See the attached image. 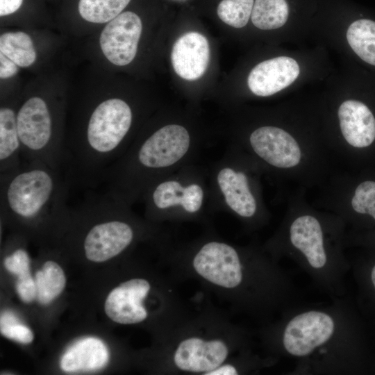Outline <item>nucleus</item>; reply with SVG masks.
Instances as JSON below:
<instances>
[{
    "label": "nucleus",
    "mask_w": 375,
    "mask_h": 375,
    "mask_svg": "<svg viewBox=\"0 0 375 375\" xmlns=\"http://www.w3.org/2000/svg\"><path fill=\"white\" fill-rule=\"evenodd\" d=\"M142 198L151 212L180 207L188 213H195L203 206L204 191L197 183L184 184L178 180L161 178L148 188Z\"/></svg>",
    "instance_id": "6e6552de"
},
{
    "label": "nucleus",
    "mask_w": 375,
    "mask_h": 375,
    "mask_svg": "<svg viewBox=\"0 0 375 375\" xmlns=\"http://www.w3.org/2000/svg\"><path fill=\"white\" fill-rule=\"evenodd\" d=\"M17 110L9 106L0 108V174L18 168L23 162Z\"/></svg>",
    "instance_id": "f3484780"
},
{
    "label": "nucleus",
    "mask_w": 375,
    "mask_h": 375,
    "mask_svg": "<svg viewBox=\"0 0 375 375\" xmlns=\"http://www.w3.org/2000/svg\"><path fill=\"white\" fill-rule=\"evenodd\" d=\"M193 266L201 276L223 288H237L244 279L238 252L223 242H210L203 245L194 258Z\"/></svg>",
    "instance_id": "423d86ee"
},
{
    "label": "nucleus",
    "mask_w": 375,
    "mask_h": 375,
    "mask_svg": "<svg viewBox=\"0 0 375 375\" xmlns=\"http://www.w3.org/2000/svg\"><path fill=\"white\" fill-rule=\"evenodd\" d=\"M353 51L365 62L375 66V22L362 19L353 22L347 32Z\"/></svg>",
    "instance_id": "6ab92c4d"
},
{
    "label": "nucleus",
    "mask_w": 375,
    "mask_h": 375,
    "mask_svg": "<svg viewBox=\"0 0 375 375\" xmlns=\"http://www.w3.org/2000/svg\"><path fill=\"white\" fill-rule=\"evenodd\" d=\"M0 329L3 336L22 344H29L34 338L32 331L19 323L17 317L10 312L1 315Z\"/></svg>",
    "instance_id": "a878e982"
},
{
    "label": "nucleus",
    "mask_w": 375,
    "mask_h": 375,
    "mask_svg": "<svg viewBox=\"0 0 375 375\" xmlns=\"http://www.w3.org/2000/svg\"><path fill=\"white\" fill-rule=\"evenodd\" d=\"M342 135L352 147L365 148L375 140V117L369 108L357 100H347L338 109Z\"/></svg>",
    "instance_id": "4468645a"
},
{
    "label": "nucleus",
    "mask_w": 375,
    "mask_h": 375,
    "mask_svg": "<svg viewBox=\"0 0 375 375\" xmlns=\"http://www.w3.org/2000/svg\"><path fill=\"white\" fill-rule=\"evenodd\" d=\"M0 52L21 67L33 65L37 56L31 38L24 31H9L1 34Z\"/></svg>",
    "instance_id": "a211bd4d"
},
{
    "label": "nucleus",
    "mask_w": 375,
    "mask_h": 375,
    "mask_svg": "<svg viewBox=\"0 0 375 375\" xmlns=\"http://www.w3.org/2000/svg\"><path fill=\"white\" fill-rule=\"evenodd\" d=\"M150 290L149 283L143 278H133L122 283L108 294L104 304L107 316L122 324L144 321L147 312L142 301Z\"/></svg>",
    "instance_id": "9d476101"
},
{
    "label": "nucleus",
    "mask_w": 375,
    "mask_h": 375,
    "mask_svg": "<svg viewBox=\"0 0 375 375\" xmlns=\"http://www.w3.org/2000/svg\"><path fill=\"white\" fill-rule=\"evenodd\" d=\"M288 239L297 251L299 266L314 283L333 298L344 296L351 265L344 257L329 253L319 221L308 215L297 217L290 226Z\"/></svg>",
    "instance_id": "20e7f679"
},
{
    "label": "nucleus",
    "mask_w": 375,
    "mask_h": 375,
    "mask_svg": "<svg viewBox=\"0 0 375 375\" xmlns=\"http://www.w3.org/2000/svg\"><path fill=\"white\" fill-rule=\"evenodd\" d=\"M253 3V0H222L217 6V15L228 25L242 28L249 22Z\"/></svg>",
    "instance_id": "b1692460"
},
{
    "label": "nucleus",
    "mask_w": 375,
    "mask_h": 375,
    "mask_svg": "<svg viewBox=\"0 0 375 375\" xmlns=\"http://www.w3.org/2000/svg\"><path fill=\"white\" fill-rule=\"evenodd\" d=\"M109 360L106 344L99 339L85 338L76 341L63 353L60 367L66 372H94L104 367Z\"/></svg>",
    "instance_id": "dca6fc26"
},
{
    "label": "nucleus",
    "mask_w": 375,
    "mask_h": 375,
    "mask_svg": "<svg viewBox=\"0 0 375 375\" xmlns=\"http://www.w3.org/2000/svg\"><path fill=\"white\" fill-rule=\"evenodd\" d=\"M142 30L140 17L131 11L120 13L108 22L99 37L101 50L117 66H125L135 58Z\"/></svg>",
    "instance_id": "0eeeda50"
},
{
    "label": "nucleus",
    "mask_w": 375,
    "mask_h": 375,
    "mask_svg": "<svg viewBox=\"0 0 375 375\" xmlns=\"http://www.w3.org/2000/svg\"><path fill=\"white\" fill-rule=\"evenodd\" d=\"M131 0H79L78 12L85 21L108 23L122 12Z\"/></svg>",
    "instance_id": "4be33fe9"
},
{
    "label": "nucleus",
    "mask_w": 375,
    "mask_h": 375,
    "mask_svg": "<svg viewBox=\"0 0 375 375\" xmlns=\"http://www.w3.org/2000/svg\"><path fill=\"white\" fill-rule=\"evenodd\" d=\"M228 353V348L221 340L191 338L179 344L174 360L183 371L207 373L220 366Z\"/></svg>",
    "instance_id": "ddd939ff"
},
{
    "label": "nucleus",
    "mask_w": 375,
    "mask_h": 375,
    "mask_svg": "<svg viewBox=\"0 0 375 375\" xmlns=\"http://www.w3.org/2000/svg\"><path fill=\"white\" fill-rule=\"evenodd\" d=\"M171 60L174 72L182 78L194 81L206 72L210 60L206 38L197 32L181 36L174 44Z\"/></svg>",
    "instance_id": "f8f14e48"
},
{
    "label": "nucleus",
    "mask_w": 375,
    "mask_h": 375,
    "mask_svg": "<svg viewBox=\"0 0 375 375\" xmlns=\"http://www.w3.org/2000/svg\"><path fill=\"white\" fill-rule=\"evenodd\" d=\"M18 67L11 59L0 52L1 79H8L15 76L19 72Z\"/></svg>",
    "instance_id": "c85d7f7f"
},
{
    "label": "nucleus",
    "mask_w": 375,
    "mask_h": 375,
    "mask_svg": "<svg viewBox=\"0 0 375 375\" xmlns=\"http://www.w3.org/2000/svg\"><path fill=\"white\" fill-rule=\"evenodd\" d=\"M80 206L72 213L85 223L81 245L88 260L107 261L131 245L135 231L126 219L128 204L105 191L88 197Z\"/></svg>",
    "instance_id": "7ed1b4c3"
},
{
    "label": "nucleus",
    "mask_w": 375,
    "mask_h": 375,
    "mask_svg": "<svg viewBox=\"0 0 375 375\" xmlns=\"http://www.w3.org/2000/svg\"><path fill=\"white\" fill-rule=\"evenodd\" d=\"M217 183L226 204L233 211L243 217L255 215L256 201L244 172L223 167L217 174Z\"/></svg>",
    "instance_id": "2eb2a0df"
},
{
    "label": "nucleus",
    "mask_w": 375,
    "mask_h": 375,
    "mask_svg": "<svg viewBox=\"0 0 375 375\" xmlns=\"http://www.w3.org/2000/svg\"><path fill=\"white\" fill-rule=\"evenodd\" d=\"M30 263L29 256L22 247L14 249L3 260V265L6 269L17 276V277L31 274Z\"/></svg>",
    "instance_id": "bb28decb"
},
{
    "label": "nucleus",
    "mask_w": 375,
    "mask_h": 375,
    "mask_svg": "<svg viewBox=\"0 0 375 375\" xmlns=\"http://www.w3.org/2000/svg\"><path fill=\"white\" fill-rule=\"evenodd\" d=\"M16 289L19 298L25 303H31L36 298V285L31 274L17 277Z\"/></svg>",
    "instance_id": "cd10ccee"
},
{
    "label": "nucleus",
    "mask_w": 375,
    "mask_h": 375,
    "mask_svg": "<svg viewBox=\"0 0 375 375\" xmlns=\"http://www.w3.org/2000/svg\"><path fill=\"white\" fill-rule=\"evenodd\" d=\"M70 184L60 169L38 161H24L0 174V206L3 215L24 225L69 218Z\"/></svg>",
    "instance_id": "f03ea898"
},
{
    "label": "nucleus",
    "mask_w": 375,
    "mask_h": 375,
    "mask_svg": "<svg viewBox=\"0 0 375 375\" xmlns=\"http://www.w3.org/2000/svg\"><path fill=\"white\" fill-rule=\"evenodd\" d=\"M289 7L285 0H255L251 15L253 24L262 30H273L287 22Z\"/></svg>",
    "instance_id": "412c9836"
},
{
    "label": "nucleus",
    "mask_w": 375,
    "mask_h": 375,
    "mask_svg": "<svg viewBox=\"0 0 375 375\" xmlns=\"http://www.w3.org/2000/svg\"><path fill=\"white\" fill-rule=\"evenodd\" d=\"M55 106L33 96L19 107L17 122L24 161H38L62 169L65 137Z\"/></svg>",
    "instance_id": "39448f33"
},
{
    "label": "nucleus",
    "mask_w": 375,
    "mask_h": 375,
    "mask_svg": "<svg viewBox=\"0 0 375 375\" xmlns=\"http://www.w3.org/2000/svg\"><path fill=\"white\" fill-rule=\"evenodd\" d=\"M281 345L285 354L297 361L299 373L361 372L369 362L361 322L340 297L327 306L287 308Z\"/></svg>",
    "instance_id": "f257e3e1"
},
{
    "label": "nucleus",
    "mask_w": 375,
    "mask_h": 375,
    "mask_svg": "<svg viewBox=\"0 0 375 375\" xmlns=\"http://www.w3.org/2000/svg\"><path fill=\"white\" fill-rule=\"evenodd\" d=\"M39 303L43 305L51 303L65 287L66 278L62 269L53 260L46 261L41 270L34 278Z\"/></svg>",
    "instance_id": "aec40b11"
},
{
    "label": "nucleus",
    "mask_w": 375,
    "mask_h": 375,
    "mask_svg": "<svg viewBox=\"0 0 375 375\" xmlns=\"http://www.w3.org/2000/svg\"><path fill=\"white\" fill-rule=\"evenodd\" d=\"M206 375H236L238 371L235 367L231 365H226L221 367H218L215 369L205 373Z\"/></svg>",
    "instance_id": "7c9ffc66"
},
{
    "label": "nucleus",
    "mask_w": 375,
    "mask_h": 375,
    "mask_svg": "<svg viewBox=\"0 0 375 375\" xmlns=\"http://www.w3.org/2000/svg\"><path fill=\"white\" fill-rule=\"evenodd\" d=\"M359 290L361 306L375 314V257L357 265H351Z\"/></svg>",
    "instance_id": "5701e85b"
},
{
    "label": "nucleus",
    "mask_w": 375,
    "mask_h": 375,
    "mask_svg": "<svg viewBox=\"0 0 375 375\" xmlns=\"http://www.w3.org/2000/svg\"><path fill=\"white\" fill-rule=\"evenodd\" d=\"M351 206L356 212L367 215L375 221V181H366L358 185Z\"/></svg>",
    "instance_id": "393cba45"
},
{
    "label": "nucleus",
    "mask_w": 375,
    "mask_h": 375,
    "mask_svg": "<svg viewBox=\"0 0 375 375\" xmlns=\"http://www.w3.org/2000/svg\"><path fill=\"white\" fill-rule=\"evenodd\" d=\"M23 0H0V16L4 17L19 9Z\"/></svg>",
    "instance_id": "c756f323"
},
{
    "label": "nucleus",
    "mask_w": 375,
    "mask_h": 375,
    "mask_svg": "<svg viewBox=\"0 0 375 375\" xmlns=\"http://www.w3.org/2000/svg\"><path fill=\"white\" fill-rule=\"evenodd\" d=\"M253 151L268 164L278 168H290L301 160L300 147L285 131L275 126H262L249 138Z\"/></svg>",
    "instance_id": "1a4fd4ad"
},
{
    "label": "nucleus",
    "mask_w": 375,
    "mask_h": 375,
    "mask_svg": "<svg viewBox=\"0 0 375 375\" xmlns=\"http://www.w3.org/2000/svg\"><path fill=\"white\" fill-rule=\"evenodd\" d=\"M299 72L298 63L292 58L279 56L266 60L250 72L248 86L257 96H270L292 84Z\"/></svg>",
    "instance_id": "9b49d317"
}]
</instances>
